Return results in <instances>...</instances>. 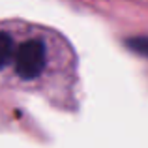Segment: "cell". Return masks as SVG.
<instances>
[{"mask_svg":"<svg viewBox=\"0 0 148 148\" xmlns=\"http://www.w3.org/2000/svg\"><path fill=\"white\" fill-rule=\"evenodd\" d=\"M71 49L54 30L21 21L0 23V81L15 88L43 92L71 73Z\"/></svg>","mask_w":148,"mask_h":148,"instance_id":"obj_1","label":"cell"},{"mask_svg":"<svg viewBox=\"0 0 148 148\" xmlns=\"http://www.w3.org/2000/svg\"><path fill=\"white\" fill-rule=\"evenodd\" d=\"M131 45H133L139 53H143V54H146V56H148V40H135Z\"/></svg>","mask_w":148,"mask_h":148,"instance_id":"obj_2","label":"cell"}]
</instances>
